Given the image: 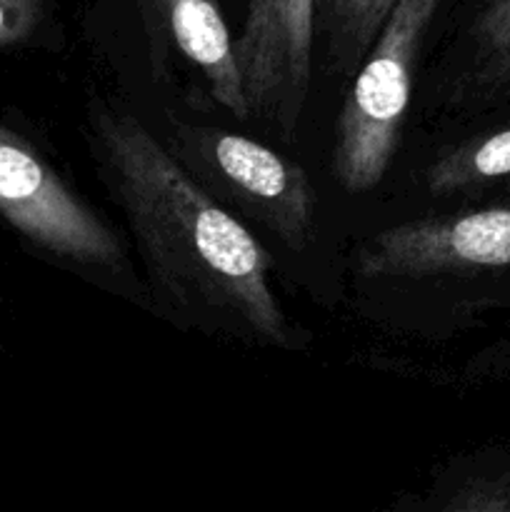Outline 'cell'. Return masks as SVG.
<instances>
[{"mask_svg":"<svg viewBox=\"0 0 510 512\" xmlns=\"http://www.w3.org/2000/svg\"><path fill=\"white\" fill-rule=\"evenodd\" d=\"M393 5L395 0H315V33H323L328 68L353 75Z\"/></svg>","mask_w":510,"mask_h":512,"instance_id":"52a82bcc","label":"cell"},{"mask_svg":"<svg viewBox=\"0 0 510 512\" xmlns=\"http://www.w3.org/2000/svg\"><path fill=\"white\" fill-rule=\"evenodd\" d=\"M85 138L100 180L123 213L155 298L180 323L250 345L303 350L270 258L248 225L220 205L138 115L90 100Z\"/></svg>","mask_w":510,"mask_h":512,"instance_id":"6da1fadb","label":"cell"},{"mask_svg":"<svg viewBox=\"0 0 510 512\" xmlns=\"http://www.w3.org/2000/svg\"><path fill=\"white\" fill-rule=\"evenodd\" d=\"M160 140L220 205L243 213L285 248L305 250L315 238L318 193L308 173L278 150L183 118H168Z\"/></svg>","mask_w":510,"mask_h":512,"instance_id":"3957f363","label":"cell"},{"mask_svg":"<svg viewBox=\"0 0 510 512\" xmlns=\"http://www.w3.org/2000/svg\"><path fill=\"white\" fill-rule=\"evenodd\" d=\"M155 38L198 78V90L235 118H250L235 65L233 35L218 0H143Z\"/></svg>","mask_w":510,"mask_h":512,"instance_id":"8992f818","label":"cell"},{"mask_svg":"<svg viewBox=\"0 0 510 512\" xmlns=\"http://www.w3.org/2000/svg\"><path fill=\"white\" fill-rule=\"evenodd\" d=\"M443 0H395L353 75L335 123V180L348 193H368L398 153L413 103L425 38Z\"/></svg>","mask_w":510,"mask_h":512,"instance_id":"7a4b0ae2","label":"cell"},{"mask_svg":"<svg viewBox=\"0 0 510 512\" xmlns=\"http://www.w3.org/2000/svg\"><path fill=\"white\" fill-rule=\"evenodd\" d=\"M0 220L43 258L123 275L125 245L20 125L0 115Z\"/></svg>","mask_w":510,"mask_h":512,"instance_id":"277c9868","label":"cell"},{"mask_svg":"<svg viewBox=\"0 0 510 512\" xmlns=\"http://www.w3.org/2000/svg\"><path fill=\"white\" fill-rule=\"evenodd\" d=\"M315 0H248L235 65L253 118L285 143L298 135L313 80Z\"/></svg>","mask_w":510,"mask_h":512,"instance_id":"5b68a950","label":"cell"},{"mask_svg":"<svg viewBox=\"0 0 510 512\" xmlns=\"http://www.w3.org/2000/svg\"><path fill=\"white\" fill-rule=\"evenodd\" d=\"M50 18L48 0H0V50L50 45Z\"/></svg>","mask_w":510,"mask_h":512,"instance_id":"ba28073f","label":"cell"}]
</instances>
